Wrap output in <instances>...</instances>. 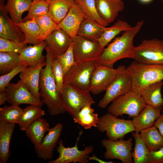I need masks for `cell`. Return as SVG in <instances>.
I'll list each match as a JSON object with an SVG mask.
<instances>
[{
    "mask_svg": "<svg viewBox=\"0 0 163 163\" xmlns=\"http://www.w3.org/2000/svg\"><path fill=\"white\" fill-rule=\"evenodd\" d=\"M143 22V20L138 21L135 26L116 38L104 48L95 61L97 64L113 67L114 64L120 59L126 58L133 59L135 48L133 39L141 29Z\"/></svg>",
    "mask_w": 163,
    "mask_h": 163,
    "instance_id": "6da1fadb",
    "label": "cell"
},
{
    "mask_svg": "<svg viewBox=\"0 0 163 163\" xmlns=\"http://www.w3.org/2000/svg\"><path fill=\"white\" fill-rule=\"evenodd\" d=\"M46 64L41 70L39 84V94L41 101L45 104L50 115L64 113L62 93L57 89L51 71V53L46 46Z\"/></svg>",
    "mask_w": 163,
    "mask_h": 163,
    "instance_id": "7a4b0ae2",
    "label": "cell"
},
{
    "mask_svg": "<svg viewBox=\"0 0 163 163\" xmlns=\"http://www.w3.org/2000/svg\"><path fill=\"white\" fill-rule=\"evenodd\" d=\"M126 69L132 80L131 90L141 96L149 86L163 80L162 65L144 64L135 60Z\"/></svg>",
    "mask_w": 163,
    "mask_h": 163,
    "instance_id": "3957f363",
    "label": "cell"
},
{
    "mask_svg": "<svg viewBox=\"0 0 163 163\" xmlns=\"http://www.w3.org/2000/svg\"><path fill=\"white\" fill-rule=\"evenodd\" d=\"M145 105L142 96L131 90L113 101L107 110L116 117L126 114L133 118L138 116Z\"/></svg>",
    "mask_w": 163,
    "mask_h": 163,
    "instance_id": "277c9868",
    "label": "cell"
},
{
    "mask_svg": "<svg viewBox=\"0 0 163 163\" xmlns=\"http://www.w3.org/2000/svg\"><path fill=\"white\" fill-rule=\"evenodd\" d=\"M96 128L101 132H105L108 139L113 141L135 131L132 120L119 118L108 112L99 118Z\"/></svg>",
    "mask_w": 163,
    "mask_h": 163,
    "instance_id": "5b68a950",
    "label": "cell"
},
{
    "mask_svg": "<svg viewBox=\"0 0 163 163\" xmlns=\"http://www.w3.org/2000/svg\"><path fill=\"white\" fill-rule=\"evenodd\" d=\"M116 76L106 90L98 106L105 108L113 101L132 89V80L125 65H120L117 68Z\"/></svg>",
    "mask_w": 163,
    "mask_h": 163,
    "instance_id": "8992f818",
    "label": "cell"
},
{
    "mask_svg": "<svg viewBox=\"0 0 163 163\" xmlns=\"http://www.w3.org/2000/svg\"><path fill=\"white\" fill-rule=\"evenodd\" d=\"M97 65L94 61L76 63L64 76L63 84L90 92L91 76Z\"/></svg>",
    "mask_w": 163,
    "mask_h": 163,
    "instance_id": "52a82bcc",
    "label": "cell"
},
{
    "mask_svg": "<svg viewBox=\"0 0 163 163\" xmlns=\"http://www.w3.org/2000/svg\"><path fill=\"white\" fill-rule=\"evenodd\" d=\"M133 59L142 63L163 65V40H143L135 47Z\"/></svg>",
    "mask_w": 163,
    "mask_h": 163,
    "instance_id": "ba28073f",
    "label": "cell"
},
{
    "mask_svg": "<svg viewBox=\"0 0 163 163\" xmlns=\"http://www.w3.org/2000/svg\"><path fill=\"white\" fill-rule=\"evenodd\" d=\"M62 94L66 112L73 117L86 105L95 103L90 92L84 91L67 84H64Z\"/></svg>",
    "mask_w": 163,
    "mask_h": 163,
    "instance_id": "9c48e42d",
    "label": "cell"
},
{
    "mask_svg": "<svg viewBox=\"0 0 163 163\" xmlns=\"http://www.w3.org/2000/svg\"><path fill=\"white\" fill-rule=\"evenodd\" d=\"M72 39L73 53L76 63L96 61L104 49L97 40L88 39L78 35Z\"/></svg>",
    "mask_w": 163,
    "mask_h": 163,
    "instance_id": "30bf717a",
    "label": "cell"
},
{
    "mask_svg": "<svg viewBox=\"0 0 163 163\" xmlns=\"http://www.w3.org/2000/svg\"><path fill=\"white\" fill-rule=\"evenodd\" d=\"M132 140V137L126 140L123 138L115 141L109 139H103L101 144L106 149L104 157L107 159H118L123 163H133Z\"/></svg>",
    "mask_w": 163,
    "mask_h": 163,
    "instance_id": "8fae6325",
    "label": "cell"
},
{
    "mask_svg": "<svg viewBox=\"0 0 163 163\" xmlns=\"http://www.w3.org/2000/svg\"><path fill=\"white\" fill-rule=\"evenodd\" d=\"M82 134L81 131L77 138L75 146L71 147H66L63 144V141L60 140L58 142V146L56 148V151L59 156L55 160H51L48 163H69L71 162H78L85 163L88 161V155L92 153L94 150L92 145L85 147L84 150L78 149L77 144L80 136Z\"/></svg>",
    "mask_w": 163,
    "mask_h": 163,
    "instance_id": "7c38bea8",
    "label": "cell"
},
{
    "mask_svg": "<svg viewBox=\"0 0 163 163\" xmlns=\"http://www.w3.org/2000/svg\"><path fill=\"white\" fill-rule=\"evenodd\" d=\"M117 73L113 67L97 65L91 75L90 91L97 95L106 91L114 79Z\"/></svg>",
    "mask_w": 163,
    "mask_h": 163,
    "instance_id": "4fadbf2b",
    "label": "cell"
},
{
    "mask_svg": "<svg viewBox=\"0 0 163 163\" xmlns=\"http://www.w3.org/2000/svg\"><path fill=\"white\" fill-rule=\"evenodd\" d=\"M5 91L7 101L11 105L27 104L43 105L41 101L34 96L21 80L16 83H9Z\"/></svg>",
    "mask_w": 163,
    "mask_h": 163,
    "instance_id": "5bb4252c",
    "label": "cell"
},
{
    "mask_svg": "<svg viewBox=\"0 0 163 163\" xmlns=\"http://www.w3.org/2000/svg\"><path fill=\"white\" fill-rule=\"evenodd\" d=\"M5 0H0V37L18 42L25 40L23 33L8 16Z\"/></svg>",
    "mask_w": 163,
    "mask_h": 163,
    "instance_id": "9a60e30c",
    "label": "cell"
},
{
    "mask_svg": "<svg viewBox=\"0 0 163 163\" xmlns=\"http://www.w3.org/2000/svg\"><path fill=\"white\" fill-rule=\"evenodd\" d=\"M63 127L62 123H58L50 128L40 145L35 149L38 158L44 160L52 158L54 148L58 142Z\"/></svg>",
    "mask_w": 163,
    "mask_h": 163,
    "instance_id": "2e32d148",
    "label": "cell"
},
{
    "mask_svg": "<svg viewBox=\"0 0 163 163\" xmlns=\"http://www.w3.org/2000/svg\"><path fill=\"white\" fill-rule=\"evenodd\" d=\"M85 18L83 12L75 1L67 15L58 25L72 39L77 35L81 23Z\"/></svg>",
    "mask_w": 163,
    "mask_h": 163,
    "instance_id": "e0dca14e",
    "label": "cell"
},
{
    "mask_svg": "<svg viewBox=\"0 0 163 163\" xmlns=\"http://www.w3.org/2000/svg\"><path fill=\"white\" fill-rule=\"evenodd\" d=\"M44 41L51 54L57 57L67 51L72 43L73 39L65 31L60 29L48 36Z\"/></svg>",
    "mask_w": 163,
    "mask_h": 163,
    "instance_id": "ac0fdd59",
    "label": "cell"
},
{
    "mask_svg": "<svg viewBox=\"0 0 163 163\" xmlns=\"http://www.w3.org/2000/svg\"><path fill=\"white\" fill-rule=\"evenodd\" d=\"M46 64V61L34 67H27L20 72L21 80L34 96L41 101L39 94V84L40 74L43 67Z\"/></svg>",
    "mask_w": 163,
    "mask_h": 163,
    "instance_id": "d6986e66",
    "label": "cell"
},
{
    "mask_svg": "<svg viewBox=\"0 0 163 163\" xmlns=\"http://www.w3.org/2000/svg\"><path fill=\"white\" fill-rule=\"evenodd\" d=\"M95 2L98 14L108 24L114 21L124 8L122 0H95Z\"/></svg>",
    "mask_w": 163,
    "mask_h": 163,
    "instance_id": "ffe728a7",
    "label": "cell"
},
{
    "mask_svg": "<svg viewBox=\"0 0 163 163\" xmlns=\"http://www.w3.org/2000/svg\"><path fill=\"white\" fill-rule=\"evenodd\" d=\"M162 107L156 108L146 105L137 116L133 118L132 121L135 132H139L153 125L161 114Z\"/></svg>",
    "mask_w": 163,
    "mask_h": 163,
    "instance_id": "44dd1931",
    "label": "cell"
},
{
    "mask_svg": "<svg viewBox=\"0 0 163 163\" xmlns=\"http://www.w3.org/2000/svg\"><path fill=\"white\" fill-rule=\"evenodd\" d=\"M46 46L45 41L39 44L27 46L19 53L22 63L27 67H34L45 61L46 56L42 53Z\"/></svg>",
    "mask_w": 163,
    "mask_h": 163,
    "instance_id": "7402d4cb",
    "label": "cell"
},
{
    "mask_svg": "<svg viewBox=\"0 0 163 163\" xmlns=\"http://www.w3.org/2000/svg\"><path fill=\"white\" fill-rule=\"evenodd\" d=\"M15 23L23 33L25 36L24 42L25 43L35 45L45 40L39 26L35 18Z\"/></svg>",
    "mask_w": 163,
    "mask_h": 163,
    "instance_id": "603a6c76",
    "label": "cell"
},
{
    "mask_svg": "<svg viewBox=\"0 0 163 163\" xmlns=\"http://www.w3.org/2000/svg\"><path fill=\"white\" fill-rule=\"evenodd\" d=\"M15 124L0 120V163H6L10 157V141Z\"/></svg>",
    "mask_w": 163,
    "mask_h": 163,
    "instance_id": "cb8c5ba5",
    "label": "cell"
},
{
    "mask_svg": "<svg viewBox=\"0 0 163 163\" xmlns=\"http://www.w3.org/2000/svg\"><path fill=\"white\" fill-rule=\"evenodd\" d=\"M50 129L46 120L40 117L33 122L26 131L27 136L34 145L35 149L40 144L45 133Z\"/></svg>",
    "mask_w": 163,
    "mask_h": 163,
    "instance_id": "d4e9b609",
    "label": "cell"
},
{
    "mask_svg": "<svg viewBox=\"0 0 163 163\" xmlns=\"http://www.w3.org/2000/svg\"><path fill=\"white\" fill-rule=\"evenodd\" d=\"M74 2V0H51L47 14L58 25L67 15Z\"/></svg>",
    "mask_w": 163,
    "mask_h": 163,
    "instance_id": "484cf974",
    "label": "cell"
},
{
    "mask_svg": "<svg viewBox=\"0 0 163 163\" xmlns=\"http://www.w3.org/2000/svg\"><path fill=\"white\" fill-rule=\"evenodd\" d=\"M163 82L161 81L147 87L142 95L146 104L156 108L163 107V98L161 93Z\"/></svg>",
    "mask_w": 163,
    "mask_h": 163,
    "instance_id": "4316f807",
    "label": "cell"
},
{
    "mask_svg": "<svg viewBox=\"0 0 163 163\" xmlns=\"http://www.w3.org/2000/svg\"><path fill=\"white\" fill-rule=\"evenodd\" d=\"M132 27L127 22L119 20L111 27H105L103 33L97 40L101 46L104 48L117 35Z\"/></svg>",
    "mask_w": 163,
    "mask_h": 163,
    "instance_id": "83f0119b",
    "label": "cell"
},
{
    "mask_svg": "<svg viewBox=\"0 0 163 163\" xmlns=\"http://www.w3.org/2000/svg\"><path fill=\"white\" fill-rule=\"evenodd\" d=\"M91 105V104L86 105L73 117L74 123H78L86 129L92 127H96L99 120L98 115L94 113Z\"/></svg>",
    "mask_w": 163,
    "mask_h": 163,
    "instance_id": "f1b7e54d",
    "label": "cell"
},
{
    "mask_svg": "<svg viewBox=\"0 0 163 163\" xmlns=\"http://www.w3.org/2000/svg\"><path fill=\"white\" fill-rule=\"evenodd\" d=\"M33 0H7L5 9L15 23L22 21L23 13L28 11Z\"/></svg>",
    "mask_w": 163,
    "mask_h": 163,
    "instance_id": "f546056e",
    "label": "cell"
},
{
    "mask_svg": "<svg viewBox=\"0 0 163 163\" xmlns=\"http://www.w3.org/2000/svg\"><path fill=\"white\" fill-rule=\"evenodd\" d=\"M140 133L150 152L158 150L163 146V136L154 125L142 130Z\"/></svg>",
    "mask_w": 163,
    "mask_h": 163,
    "instance_id": "4dcf8cb0",
    "label": "cell"
},
{
    "mask_svg": "<svg viewBox=\"0 0 163 163\" xmlns=\"http://www.w3.org/2000/svg\"><path fill=\"white\" fill-rule=\"evenodd\" d=\"M42 106L30 104L23 109L22 114L18 123L22 131H26L34 122L45 114Z\"/></svg>",
    "mask_w": 163,
    "mask_h": 163,
    "instance_id": "1f68e13d",
    "label": "cell"
},
{
    "mask_svg": "<svg viewBox=\"0 0 163 163\" xmlns=\"http://www.w3.org/2000/svg\"><path fill=\"white\" fill-rule=\"evenodd\" d=\"M105 27L94 21L85 18L81 23L77 35L88 39L97 40L100 37Z\"/></svg>",
    "mask_w": 163,
    "mask_h": 163,
    "instance_id": "d6a6232c",
    "label": "cell"
},
{
    "mask_svg": "<svg viewBox=\"0 0 163 163\" xmlns=\"http://www.w3.org/2000/svg\"><path fill=\"white\" fill-rule=\"evenodd\" d=\"M132 136L135 140L132 157L134 163H147L150 151L142 139L139 132H133Z\"/></svg>",
    "mask_w": 163,
    "mask_h": 163,
    "instance_id": "836d02e7",
    "label": "cell"
},
{
    "mask_svg": "<svg viewBox=\"0 0 163 163\" xmlns=\"http://www.w3.org/2000/svg\"><path fill=\"white\" fill-rule=\"evenodd\" d=\"M19 54L9 52H0V74H5L22 64Z\"/></svg>",
    "mask_w": 163,
    "mask_h": 163,
    "instance_id": "e575fe53",
    "label": "cell"
},
{
    "mask_svg": "<svg viewBox=\"0 0 163 163\" xmlns=\"http://www.w3.org/2000/svg\"><path fill=\"white\" fill-rule=\"evenodd\" d=\"M86 18L94 21L103 26L106 27L109 24L105 21L97 12L95 0H75Z\"/></svg>",
    "mask_w": 163,
    "mask_h": 163,
    "instance_id": "d590c367",
    "label": "cell"
},
{
    "mask_svg": "<svg viewBox=\"0 0 163 163\" xmlns=\"http://www.w3.org/2000/svg\"><path fill=\"white\" fill-rule=\"evenodd\" d=\"M23 111L19 105L5 106L0 108V120L18 124Z\"/></svg>",
    "mask_w": 163,
    "mask_h": 163,
    "instance_id": "8d00e7d4",
    "label": "cell"
},
{
    "mask_svg": "<svg viewBox=\"0 0 163 163\" xmlns=\"http://www.w3.org/2000/svg\"><path fill=\"white\" fill-rule=\"evenodd\" d=\"M50 2V1L45 0H33L28 13L22 19V21H24L47 14Z\"/></svg>",
    "mask_w": 163,
    "mask_h": 163,
    "instance_id": "74e56055",
    "label": "cell"
},
{
    "mask_svg": "<svg viewBox=\"0 0 163 163\" xmlns=\"http://www.w3.org/2000/svg\"><path fill=\"white\" fill-rule=\"evenodd\" d=\"M35 19L39 26L45 40L48 36L54 31L60 29L58 25L47 14L41 16Z\"/></svg>",
    "mask_w": 163,
    "mask_h": 163,
    "instance_id": "f35d334b",
    "label": "cell"
},
{
    "mask_svg": "<svg viewBox=\"0 0 163 163\" xmlns=\"http://www.w3.org/2000/svg\"><path fill=\"white\" fill-rule=\"evenodd\" d=\"M51 65L53 77L58 90L62 93L63 84L64 74L61 66L56 57L51 53Z\"/></svg>",
    "mask_w": 163,
    "mask_h": 163,
    "instance_id": "ab89813d",
    "label": "cell"
},
{
    "mask_svg": "<svg viewBox=\"0 0 163 163\" xmlns=\"http://www.w3.org/2000/svg\"><path fill=\"white\" fill-rule=\"evenodd\" d=\"M24 41L18 42L0 37V52H9L19 54L27 46Z\"/></svg>",
    "mask_w": 163,
    "mask_h": 163,
    "instance_id": "60d3db41",
    "label": "cell"
},
{
    "mask_svg": "<svg viewBox=\"0 0 163 163\" xmlns=\"http://www.w3.org/2000/svg\"><path fill=\"white\" fill-rule=\"evenodd\" d=\"M62 69L64 76L76 63L73 53V42L63 54L56 57Z\"/></svg>",
    "mask_w": 163,
    "mask_h": 163,
    "instance_id": "b9f144b4",
    "label": "cell"
},
{
    "mask_svg": "<svg viewBox=\"0 0 163 163\" xmlns=\"http://www.w3.org/2000/svg\"><path fill=\"white\" fill-rule=\"evenodd\" d=\"M27 67L22 64L8 73L1 75L0 77V92L5 91V88L12 78L24 70Z\"/></svg>",
    "mask_w": 163,
    "mask_h": 163,
    "instance_id": "7bdbcfd3",
    "label": "cell"
},
{
    "mask_svg": "<svg viewBox=\"0 0 163 163\" xmlns=\"http://www.w3.org/2000/svg\"><path fill=\"white\" fill-rule=\"evenodd\" d=\"M147 163H163V146L158 150L150 152Z\"/></svg>",
    "mask_w": 163,
    "mask_h": 163,
    "instance_id": "ee69618b",
    "label": "cell"
},
{
    "mask_svg": "<svg viewBox=\"0 0 163 163\" xmlns=\"http://www.w3.org/2000/svg\"><path fill=\"white\" fill-rule=\"evenodd\" d=\"M154 125L158 129L160 133L163 136V114H161L157 120Z\"/></svg>",
    "mask_w": 163,
    "mask_h": 163,
    "instance_id": "f6af8a7d",
    "label": "cell"
},
{
    "mask_svg": "<svg viewBox=\"0 0 163 163\" xmlns=\"http://www.w3.org/2000/svg\"><path fill=\"white\" fill-rule=\"evenodd\" d=\"M89 161L91 160H94L98 161L100 163H113V162L111 161H106L102 160L97 158L95 155H93L92 156H89Z\"/></svg>",
    "mask_w": 163,
    "mask_h": 163,
    "instance_id": "bcb514c9",
    "label": "cell"
},
{
    "mask_svg": "<svg viewBox=\"0 0 163 163\" xmlns=\"http://www.w3.org/2000/svg\"><path fill=\"white\" fill-rule=\"evenodd\" d=\"M7 98L5 91L0 92V105L7 101Z\"/></svg>",
    "mask_w": 163,
    "mask_h": 163,
    "instance_id": "7dc6e473",
    "label": "cell"
},
{
    "mask_svg": "<svg viewBox=\"0 0 163 163\" xmlns=\"http://www.w3.org/2000/svg\"><path fill=\"white\" fill-rule=\"evenodd\" d=\"M141 2L143 3H148L151 1L152 0H140Z\"/></svg>",
    "mask_w": 163,
    "mask_h": 163,
    "instance_id": "c3c4849f",
    "label": "cell"
},
{
    "mask_svg": "<svg viewBox=\"0 0 163 163\" xmlns=\"http://www.w3.org/2000/svg\"><path fill=\"white\" fill-rule=\"evenodd\" d=\"M161 112L162 113V114H163V110H161Z\"/></svg>",
    "mask_w": 163,
    "mask_h": 163,
    "instance_id": "681fc988",
    "label": "cell"
},
{
    "mask_svg": "<svg viewBox=\"0 0 163 163\" xmlns=\"http://www.w3.org/2000/svg\"><path fill=\"white\" fill-rule=\"evenodd\" d=\"M46 0V1H51V0Z\"/></svg>",
    "mask_w": 163,
    "mask_h": 163,
    "instance_id": "f907efd6",
    "label": "cell"
},
{
    "mask_svg": "<svg viewBox=\"0 0 163 163\" xmlns=\"http://www.w3.org/2000/svg\"><path fill=\"white\" fill-rule=\"evenodd\" d=\"M161 1L162 2H163V0H161Z\"/></svg>",
    "mask_w": 163,
    "mask_h": 163,
    "instance_id": "816d5d0a",
    "label": "cell"
},
{
    "mask_svg": "<svg viewBox=\"0 0 163 163\" xmlns=\"http://www.w3.org/2000/svg\"></svg>",
    "mask_w": 163,
    "mask_h": 163,
    "instance_id": "f5cc1de1",
    "label": "cell"
}]
</instances>
